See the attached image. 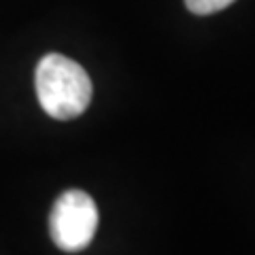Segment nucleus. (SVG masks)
Listing matches in <instances>:
<instances>
[{
  "label": "nucleus",
  "mask_w": 255,
  "mask_h": 255,
  "mask_svg": "<svg viewBox=\"0 0 255 255\" xmlns=\"http://www.w3.org/2000/svg\"><path fill=\"white\" fill-rule=\"evenodd\" d=\"M34 83L43 111L60 122L79 117L92 102L90 75L79 62L62 53H47L38 62Z\"/></svg>",
  "instance_id": "1"
},
{
  "label": "nucleus",
  "mask_w": 255,
  "mask_h": 255,
  "mask_svg": "<svg viewBox=\"0 0 255 255\" xmlns=\"http://www.w3.org/2000/svg\"><path fill=\"white\" fill-rule=\"evenodd\" d=\"M98 230V206L81 189H68L55 200L49 215V234L55 247L77 253L90 247Z\"/></svg>",
  "instance_id": "2"
},
{
  "label": "nucleus",
  "mask_w": 255,
  "mask_h": 255,
  "mask_svg": "<svg viewBox=\"0 0 255 255\" xmlns=\"http://www.w3.org/2000/svg\"><path fill=\"white\" fill-rule=\"evenodd\" d=\"M232 2H236V0H185V6L194 15H211L223 11Z\"/></svg>",
  "instance_id": "3"
}]
</instances>
